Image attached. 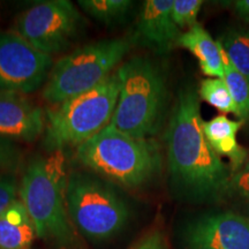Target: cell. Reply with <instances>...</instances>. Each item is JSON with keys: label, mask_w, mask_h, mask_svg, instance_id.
<instances>
[{"label": "cell", "mask_w": 249, "mask_h": 249, "mask_svg": "<svg viewBox=\"0 0 249 249\" xmlns=\"http://www.w3.org/2000/svg\"><path fill=\"white\" fill-rule=\"evenodd\" d=\"M202 124L198 92L181 90L166 132L167 165L174 188L198 201L222 197L231 189L233 177L208 143Z\"/></svg>", "instance_id": "6da1fadb"}, {"label": "cell", "mask_w": 249, "mask_h": 249, "mask_svg": "<svg viewBox=\"0 0 249 249\" xmlns=\"http://www.w3.org/2000/svg\"><path fill=\"white\" fill-rule=\"evenodd\" d=\"M75 156L85 169L126 188L145 185L161 167L160 148L152 140L134 138L111 124L76 147Z\"/></svg>", "instance_id": "7a4b0ae2"}, {"label": "cell", "mask_w": 249, "mask_h": 249, "mask_svg": "<svg viewBox=\"0 0 249 249\" xmlns=\"http://www.w3.org/2000/svg\"><path fill=\"white\" fill-rule=\"evenodd\" d=\"M67 177L59 157H35L28 163L21 182V201L39 239L65 247L73 241L66 204Z\"/></svg>", "instance_id": "3957f363"}, {"label": "cell", "mask_w": 249, "mask_h": 249, "mask_svg": "<svg viewBox=\"0 0 249 249\" xmlns=\"http://www.w3.org/2000/svg\"><path fill=\"white\" fill-rule=\"evenodd\" d=\"M123 82L120 67L104 82L89 91L67 99L48 111L44 147L59 151L79 147L110 124L116 111Z\"/></svg>", "instance_id": "277c9868"}, {"label": "cell", "mask_w": 249, "mask_h": 249, "mask_svg": "<svg viewBox=\"0 0 249 249\" xmlns=\"http://www.w3.org/2000/svg\"><path fill=\"white\" fill-rule=\"evenodd\" d=\"M123 82L110 124L134 138L158 132L166 102L163 71L151 59L133 57L120 66Z\"/></svg>", "instance_id": "5b68a950"}, {"label": "cell", "mask_w": 249, "mask_h": 249, "mask_svg": "<svg viewBox=\"0 0 249 249\" xmlns=\"http://www.w3.org/2000/svg\"><path fill=\"white\" fill-rule=\"evenodd\" d=\"M132 40L128 37L89 43L58 60L52 67L42 95L46 102L59 105L104 82L124 55Z\"/></svg>", "instance_id": "8992f818"}, {"label": "cell", "mask_w": 249, "mask_h": 249, "mask_svg": "<svg viewBox=\"0 0 249 249\" xmlns=\"http://www.w3.org/2000/svg\"><path fill=\"white\" fill-rule=\"evenodd\" d=\"M66 204L71 224L91 241L118 234L129 219V208L116 185L91 172L67 177Z\"/></svg>", "instance_id": "52a82bcc"}, {"label": "cell", "mask_w": 249, "mask_h": 249, "mask_svg": "<svg viewBox=\"0 0 249 249\" xmlns=\"http://www.w3.org/2000/svg\"><path fill=\"white\" fill-rule=\"evenodd\" d=\"M82 26V17L67 0H49L35 4L18 18L17 30L34 48L46 54L64 51Z\"/></svg>", "instance_id": "ba28073f"}, {"label": "cell", "mask_w": 249, "mask_h": 249, "mask_svg": "<svg viewBox=\"0 0 249 249\" xmlns=\"http://www.w3.org/2000/svg\"><path fill=\"white\" fill-rule=\"evenodd\" d=\"M52 55L40 52L15 31H0V90L30 93L48 81Z\"/></svg>", "instance_id": "9c48e42d"}, {"label": "cell", "mask_w": 249, "mask_h": 249, "mask_svg": "<svg viewBox=\"0 0 249 249\" xmlns=\"http://www.w3.org/2000/svg\"><path fill=\"white\" fill-rule=\"evenodd\" d=\"M188 249H249V218L233 213L208 214L186 232Z\"/></svg>", "instance_id": "30bf717a"}, {"label": "cell", "mask_w": 249, "mask_h": 249, "mask_svg": "<svg viewBox=\"0 0 249 249\" xmlns=\"http://www.w3.org/2000/svg\"><path fill=\"white\" fill-rule=\"evenodd\" d=\"M43 111L22 93L0 90V138L33 142L45 130Z\"/></svg>", "instance_id": "8fae6325"}, {"label": "cell", "mask_w": 249, "mask_h": 249, "mask_svg": "<svg viewBox=\"0 0 249 249\" xmlns=\"http://www.w3.org/2000/svg\"><path fill=\"white\" fill-rule=\"evenodd\" d=\"M173 5L174 0H147L140 11L136 35L157 53L169 52L181 35L172 18Z\"/></svg>", "instance_id": "7c38bea8"}, {"label": "cell", "mask_w": 249, "mask_h": 249, "mask_svg": "<svg viewBox=\"0 0 249 249\" xmlns=\"http://www.w3.org/2000/svg\"><path fill=\"white\" fill-rule=\"evenodd\" d=\"M241 126L242 121L230 120L224 114L202 124L205 139L213 151L231 160L233 174L245 164L248 156L247 150L236 142V133Z\"/></svg>", "instance_id": "4fadbf2b"}, {"label": "cell", "mask_w": 249, "mask_h": 249, "mask_svg": "<svg viewBox=\"0 0 249 249\" xmlns=\"http://www.w3.org/2000/svg\"><path fill=\"white\" fill-rule=\"evenodd\" d=\"M177 45L188 50L197 58L201 71L209 77H224L222 45L201 24H195L180 35Z\"/></svg>", "instance_id": "5bb4252c"}, {"label": "cell", "mask_w": 249, "mask_h": 249, "mask_svg": "<svg viewBox=\"0 0 249 249\" xmlns=\"http://www.w3.org/2000/svg\"><path fill=\"white\" fill-rule=\"evenodd\" d=\"M35 236V225L21 200L0 213V249H28Z\"/></svg>", "instance_id": "9a60e30c"}, {"label": "cell", "mask_w": 249, "mask_h": 249, "mask_svg": "<svg viewBox=\"0 0 249 249\" xmlns=\"http://www.w3.org/2000/svg\"><path fill=\"white\" fill-rule=\"evenodd\" d=\"M239 73L249 82V29L234 28L230 29L222 39L218 40Z\"/></svg>", "instance_id": "2e32d148"}, {"label": "cell", "mask_w": 249, "mask_h": 249, "mask_svg": "<svg viewBox=\"0 0 249 249\" xmlns=\"http://www.w3.org/2000/svg\"><path fill=\"white\" fill-rule=\"evenodd\" d=\"M222 57L224 65L223 79L231 92L236 107L240 112L241 121H247L249 120V82L242 74L235 70L224 50H222Z\"/></svg>", "instance_id": "e0dca14e"}, {"label": "cell", "mask_w": 249, "mask_h": 249, "mask_svg": "<svg viewBox=\"0 0 249 249\" xmlns=\"http://www.w3.org/2000/svg\"><path fill=\"white\" fill-rule=\"evenodd\" d=\"M80 7L98 22H119L128 14L133 2L129 0H81Z\"/></svg>", "instance_id": "ac0fdd59"}, {"label": "cell", "mask_w": 249, "mask_h": 249, "mask_svg": "<svg viewBox=\"0 0 249 249\" xmlns=\"http://www.w3.org/2000/svg\"><path fill=\"white\" fill-rule=\"evenodd\" d=\"M198 96L223 113H233L240 119V112L236 107L224 79L209 77L202 81L198 89Z\"/></svg>", "instance_id": "d6986e66"}, {"label": "cell", "mask_w": 249, "mask_h": 249, "mask_svg": "<svg viewBox=\"0 0 249 249\" xmlns=\"http://www.w3.org/2000/svg\"><path fill=\"white\" fill-rule=\"evenodd\" d=\"M203 2L201 0H174L172 18L179 29H191L197 24V15Z\"/></svg>", "instance_id": "ffe728a7"}, {"label": "cell", "mask_w": 249, "mask_h": 249, "mask_svg": "<svg viewBox=\"0 0 249 249\" xmlns=\"http://www.w3.org/2000/svg\"><path fill=\"white\" fill-rule=\"evenodd\" d=\"M21 163V150L13 141L0 138V173L15 171Z\"/></svg>", "instance_id": "44dd1931"}, {"label": "cell", "mask_w": 249, "mask_h": 249, "mask_svg": "<svg viewBox=\"0 0 249 249\" xmlns=\"http://www.w3.org/2000/svg\"><path fill=\"white\" fill-rule=\"evenodd\" d=\"M18 186L15 180L7 174L0 173V213L17 198Z\"/></svg>", "instance_id": "7402d4cb"}, {"label": "cell", "mask_w": 249, "mask_h": 249, "mask_svg": "<svg viewBox=\"0 0 249 249\" xmlns=\"http://www.w3.org/2000/svg\"><path fill=\"white\" fill-rule=\"evenodd\" d=\"M231 189H234L239 195L249 198V160L233 174Z\"/></svg>", "instance_id": "603a6c76"}, {"label": "cell", "mask_w": 249, "mask_h": 249, "mask_svg": "<svg viewBox=\"0 0 249 249\" xmlns=\"http://www.w3.org/2000/svg\"><path fill=\"white\" fill-rule=\"evenodd\" d=\"M133 249H166V242L160 232L154 231L145 235Z\"/></svg>", "instance_id": "cb8c5ba5"}, {"label": "cell", "mask_w": 249, "mask_h": 249, "mask_svg": "<svg viewBox=\"0 0 249 249\" xmlns=\"http://www.w3.org/2000/svg\"><path fill=\"white\" fill-rule=\"evenodd\" d=\"M234 8L239 17L249 23V0L234 1Z\"/></svg>", "instance_id": "d4e9b609"}]
</instances>
